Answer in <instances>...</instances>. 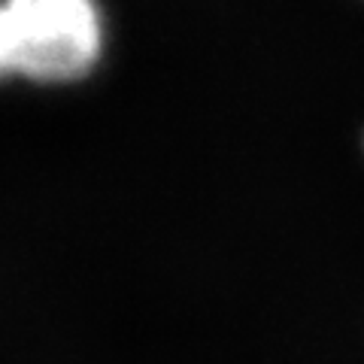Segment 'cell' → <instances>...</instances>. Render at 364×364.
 <instances>
[{
	"mask_svg": "<svg viewBox=\"0 0 364 364\" xmlns=\"http://www.w3.org/2000/svg\"><path fill=\"white\" fill-rule=\"evenodd\" d=\"M107 52L100 0H0V82L70 85Z\"/></svg>",
	"mask_w": 364,
	"mask_h": 364,
	"instance_id": "6da1fadb",
	"label": "cell"
}]
</instances>
